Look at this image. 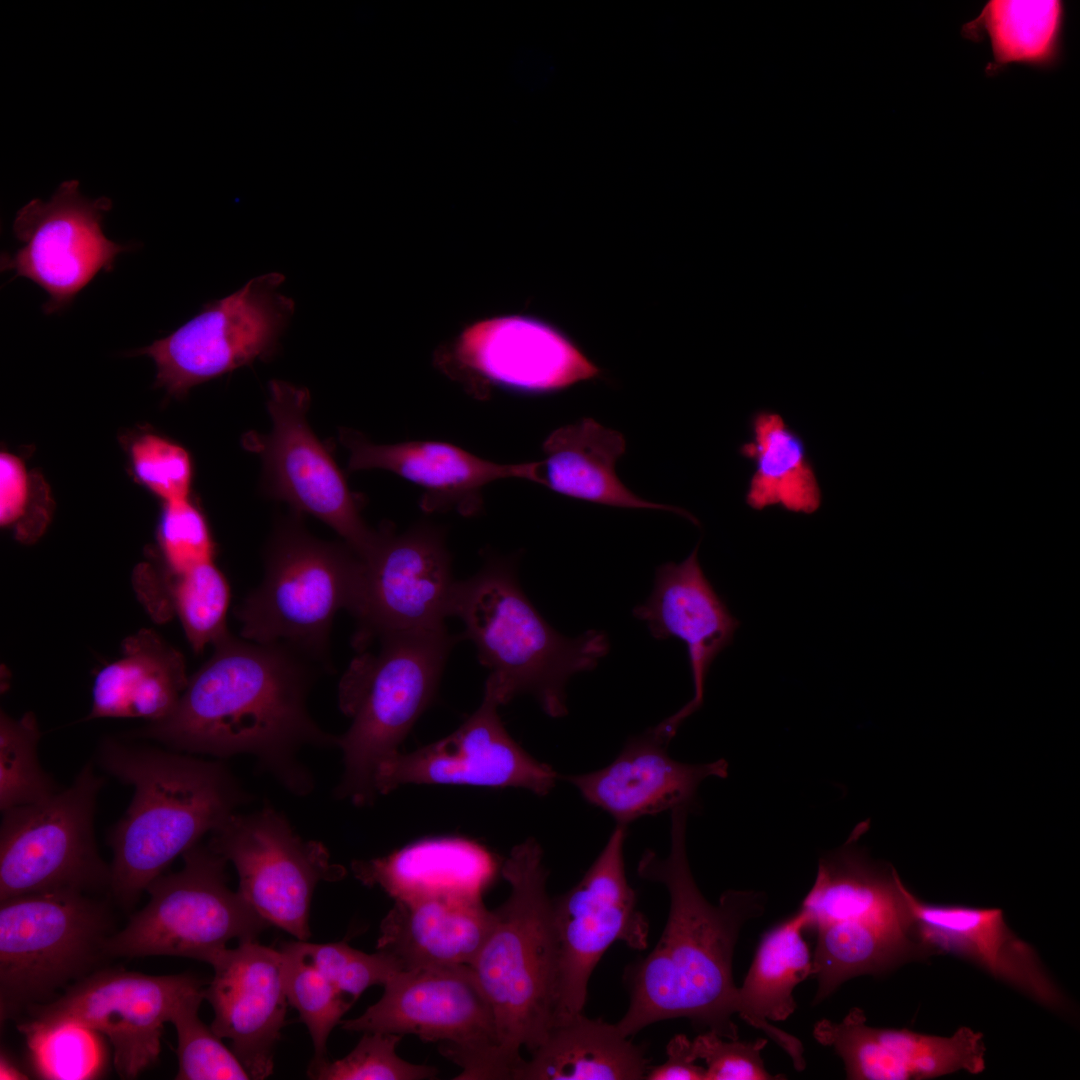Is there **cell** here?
<instances>
[{
	"label": "cell",
	"mask_w": 1080,
	"mask_h": 1080,
	"mask_svg": "<svg viewBox=\"0 0 1080 1080\" xmlns=\"http://www.w3.org/2000/svg\"><path fill=\"white\" fill-rule=\"evenodd\" d=\"M194 674L174 710L142 735L183 752L254 756L286 789L307 795L314 783L298 759L303 747H337L307 710L311 660L281 644L227 635Z\"/></svg>",
	"instance_id": "cell-1"
},
{
	"label": "cell",
	"mask_w": 1080,
	"mask_h": 1080,
	"mask_svg": "<svg viewBox=\"0 0 1080 1080\" xmlns=\"http://www.w3.org/2000/svg\"><path fill=\"white\" fill-rule=\"evenodd\" d=\"M689 811H671L668 855L646 850L638 862L641 878L665 886L670 908L657 945L626 970L630 1003L616 1023L626 1037L654 1022L683 1017L723 1038L738 1039L732 1021L737 996L732 960L742 926L762 914L765 899L762 893L740 890L724 892L717 905L705 899L687 856Z\"/></svg>",
	"instance_id": "cell-2"
},
{
	"label": "cell",
	"mask_w": 1080,
	"mask_h": 1080,
	"mask_svg": "<svg viewBox=\"0 0 1080 1080\" xmlns=\"http://www.w3.org/2000/svg\"><path fill=\"white\" fill-rule=\"evenodd\" d=\"M98 756L104 770L134 788L129 807L108 835L109 888L125 905L248 800L220 762L111 738L102 742Z\"/></svg>",
	"instance_id": "cell-3"
},
{
	"label": "cell",
	"mask_w": 1080,
	"mask_h": 1080,
	"mask_svg": "<svg viewBox=\"0 0 1080 1080\" xmlns=\"http://www.w3.org/2000/svg\"><path fill=\"white\" fill-rule=\"evenodd\" d=\"M501 873L510 894L469 966L494 1016L491 1079L512 1080L525 1061L521 1049L532 1053L554 1026L557 955L540 844L528 838L514 846Z\"/></svg>",
	"instance_id": "cell-4"
},
{
	"label": "cell",
	"mask_w": 1080,
	"mask_h": 1080,
	"mask_svg": "<svg viewBox=\"0 0 1080 1080\" xmlns=\"http://www.w3.org/2000/svg\"><path fill=\"white\" fill-rule=\"evenodd\" d=\"M451 616L464 624L490 674L486 680L500 705L531 694L550 717L568 713L565 688L571 676L597 667L610 650L606 633L576 638L556 631L522 590L510 560L494 559L474 576L456 581Z\"/></svg>",
	"instance_id": "cell-5"
},
{
	"label": "cell",
	"mask_w": 1080,
	"mask_h": 1080,
	"mask_svg": "<svg viewBox=\"0 0 1080 1080\" xmlns=\"http://www.w3.org/2000/svg\"><path fill=\"white\" fill-rule=\"evenodd\" d=\"M905 887L893 867L874 863L850 840L819 860L800 907L817 935L814 1003L853 977L931 955L918 936Z\"/></svg>",
	"instance_id": "cell-6"
},
{
	"label": "cell",
	"mask_w": 1080,
	"mask_h": 1080,
	"mask_svg": "<svg viewBox=\"0 0 1080 1080\" xmlns=\"http://www.w3.org/2000/svg\"><path fill=\"white\" fill-rule=\"evenodd\" d=\"M380 648L356 658L339 687L341 710L352 718L337 736L344 772L335 789L357 806L374 802L375 774L435 697L457 638L446 628L383 636Z\"/></svg>",
	"instance_id": "cell-7"
},
{
	"label": "cell",
	"mask_w": 1080,
	"mask_h": 1080,
	"mask_svg": "<svg viewBox=\"0 0 1080 1080\" xmlns=\"http://www.w3.org/2000/svg\"><path fill=\"white\" fill-rule=\"evenodd\" d=\"M361 564L345 542L320 540L298 517L285 518L267 546L262 583L235 611L240 635L323 659L336 613L352 608Z\"/></svg>",
	"instance_id": "cell-8"
},
{
	"label": "cell",
	"mask_w": 1080,
	"mask_h": 1080,
	"mask_svg": "<svg viewBox=\"0 0 1080 1080\" xmlns=\"http://www.w3.org/2000/svg\"><path fill=\"white\" fill-rule=\"evenodd\" d=\"M109 927L105 905L76 890L1 901V1020L53 1000L100 969Z\"/></svg>",
	"instance_id": "cell-9"
},
{
	"label": "cell",
	"mask_w": 1080,
	"mask_h": 1080,
	"mask_svg": "<svg viewBox=\"0 0 1080 1080\" xmlns=\"http://www.w3.org/2000/svg\"><path fill=\"white\" fill-rule=\"evenodd\" d=\"M183 868L161 874L148 903L106 941L108 957L177 956L210 962L232 939L255 940L270 924L227 885V861L198 843Z\"/></svg>",
	"instance_id": "cell-10"
},
{
	"label": "cell",
	"mask_w": 1080,
	"mask_h": 1080,
	"mask_svg": "<svg viewBox=\"0 0 1080 1080\" xmlns=\"http://www.w3.org/2000/svg\"><path fill=\"white\" fill-rule=\"evenodd\" d=\"M433 365L477 399H486L493 389L550 395L603 377V370L566 331L526 312L465 324L436 348Z\"/></svg>",
	"instance_id": "cell-11"
},
{
	"label": "cell",
	"mask_w": 1080,
	"mask_h": 1080,
	"mask_svg": "<svg viewBox=\"0 0 1080 1080\" xmlns=\"http://www.w3.org/2000/svg\"><path fill=\"white\" fill-rule=\"evenodd\" d=\"M103 779L87 763L72 784L36 803L8 809L0 827V901L32 893L109 887L94 813Z\"/></svg>",
	"instance_id": "cell-12"
},
{
	"label": "cell",
	"mask_w": 1080,
	"mask_h": 1080,
	"mask_svg": "<svg viewBox=\"0 0 1080 1080\" xmlns=\"http://www.w3.org/2000/svg\"><path fill=\"white\" fill-rule=\"evenodd\" d=\"M344 1030L414 1034L438 1042L461 1067V1080H490L496 1045L491 1006L469 965L401 970L384 984L379 1001Z\"/></svg>",
	"instance_id": "cell-13"
},
{
	"label": "cell",
	"mask_w": 1080,
	"mask_h": 1080,
	"mask_svg": "<svg viewBox=\"0 0 1080 1080\" xmlns=\"http://www.w3.org/2000/svg\"><path fill=\"white\" fill-rule=\"evenodd\" d=\"M283 281L279 273L251 279L138 350L154 361L156 385L180 397L196 385L271 356L294 312V301L278 290Z\"/></svg>",
	"instance_id": "cell-14"
},
{
	"label": "cell",
	"mask_w": 1080,
	"mask_h": 1080,
	"mask_svg": "<svg viewBox=\"0 0 1080 1080\" xmlns=\"http://www.w3.org/2000/svg\"><path fill=\"white\" fill-rule=\"evenodd\" d=\"M208 845L234 865L238 891L250 906L270 925L301 941L311 936L310 906L317 884L344 875L322 843L303 840L270 806L234 812L211 832Z\"/></svg>",
	"instance_id": "cell-15"
},
{
	"label": "cell",
	"mask_w": 1080,
	"mask_h": 1080,
	"mask_svg": "<svg viewBox=\"0 0 1080 1080\" xmlns=\"http://www.w3.org/2000/svg\"><path fill=\"white\" fill-rule=\"evenodd\" d=\"M626 829L616 824L581 880L552 899L557 955L554 1026L583 1013L590 976L614 942L639 950L647 947L648 922L636 907L625 870Z\"/></svg>",
	"instance_id": "cell-16"
},
{
	"label": "cell",
	"mask_w": 1080,
	"mask_h": 1080,
	"mask_svg": "<svg viewBox=\"0 0 1080 1080\" xmlns=\"http://www.w3.org/2000/svg\"><path fill=\"white\" fill-rule=\"evenodd\" d=\"M202 988L203 983L188 974L98 969L53 1000L28 1008L22 1021H71L97 1031L111 1043L118 1075L132 1079L156 1063L164 1024L187 995Z\"/></svg>",
	"instance_id": "cell-17"
},
{
	"label": "cell",
	"mask_w": 1080,
	"mask_h": 1080,
	"mask_svg": "<svg viewBox=\"0 0 1080 1080\" xmlns=\"http://www.w3.org/2000/svg\"><path fill=\"white\" fill-rule=\"evenodd\" d=\"M361 570L350 612L357 620L354 642L362 650L374 639L446 628L456 581L441 529L416 525L395 534L381 528Z\"/></svg>",
	"instance_id": "cell-18"
},
{
	"label": "cell",
	"mask_w": 1080,
	"mask_h": 1080,
	"mask_svg": "<svg viewBox=\"0 0 1080 1080\" xmlns=\"http://www.w3.org/2000/svg\"><path fill=\"white\" fill-rule=\"evenodd\" d=\"M310 393L282 380L269 383L267 401L272 428L255 440L263 462V489L296 513H308L335 530L360 557L379 538L360 512L334 458L307 421Z\"/></svg>",
	"instance_id": "cell-19"
},
{
	"label": "cell",
	"mask_w": 1080,
	"mask_h": 1080,
	"mask_svg": "<svg viewBox=\"0 0 1080 1080\" xmlns=\"http://www.w3.org/2000/svg\"><path fill=\"white\" fill-rule=\"evenodd\" d=\"M111 207L106 197H84L77 180L64 181L49 201L33 199L17 212L13 233L22 246L2 255L1 269L48 293L46 314L67 307L100 271L112 270L116 257L131 248L103 233L104 214Z\"/></svg>",
	"instance_id": "cell-20"
},
{
	"label": "cell",
	"mask_w": 1080,
	"mask_h": 1080,
	"mask_svg": "<svg viewBox=\"0 0 1080 1080\" xmlns=\"http://www.w3.org/2000/svg\"><path fill=\"white\" fill-rule=\"evenodd\" d=\"M498 703L485 685L480 706L455 731L410 753L398 752L375 774L378 794L409 784L522 788L545 796L559 778L508 733Z\"/></svg>",
	"instance_id": "cell-21"
},
{
	"label": "cell",
	"mask_w": 1080,
	"mask_h": 1080,
	"mask_svg": "<svg viewBox=\"0 0 1080 1080\" xmlns=\"http://www.w3.org/2000/svg\"><path fill=\"white\" fill-rule=\"evenodd\" d=\"M210 965L214 975L205 988L214 1011L210 1027L231 1041L251 1079L270 1076L289 1003L285 953L248 940L226 948Z\"/></svg>",
	"instance_id": "cell-22"
},
{
	"label": "cell",
	"mask_w": 1080,
	"mask_h": 1080,
	"mask_svg": "<svg viewBox=\"0 0 1080 1080\" xmlns=\"http://www.w3.org/2000/svg\"><path fill=\"white\" fill-rule=\"evenodd\" d=\"M699 544L681 563L656 569L649 597L633 609L657 640L677 638L686 644L694 694L677 712L652 730L670 743L680 725L703 704L704 685L715 658L733 640L739 621L705 576L698 560Z\"/></svg>",
	"instance_id": "cell-23"
},
{
	"label": "cell",
	"mask_w": 1080,
	"mask_h": 1080,
	"mask_svg": "<svg viewBox=\"0 0 1080 1080\" xmlns=\"http://www.w3.org/2000/svg\"><path fill=\"white\" fill-rule=\"evenodd\" d=\"M905 896L918 936L931 954L963 957L1035 1002L1068 1011L1066 996L1036 950L1008 927L1001 909L927 903L907 887Z\"/></svg>",
	"instance_id": "cell-24"
},
{
	"label": "cell",
	"mask_w": 1080,
	"mask_h": 1080,
	"mask_svg": "<svg viewBox=\"0 0 1080 1080\" xmlns=\"http://www.w3.org/2000/svg\"><path fill=\"white\" fill-rule=\"evenodd\" d=\"M813 1034L842 1058L847 1079H930L985 1069L983 1036L969 1027H960L951 1036L875 1028L866 1024L861 1009L853 1008L839 1023L817 1022Z\"/></svg>",
	"instance_id": "cell-25"
},
{
	"label": "cell",
	"mask_w": 1080,
	"mask_h": 1080,
	"mask_svg": "<svg viewBox=\"0 0 1080 1080\" xmlns=\"http://www.w3.org/2000/svg\"><path fill=\"white\" fill-rule=\"evenodd\" d=\"M668 743L649 728L629 738L607 766L567 776L589 804L605 811L618 825L685 807L692 809L706 778H726L728 763L719 759L690 764L673 759Z\"/></svg>",
	"instance_id": "cell-26"
},
{
	"label": "cell",
	"mask_w": 1080,
	"mask_h": 1080,
	"mask_svg": "<svg viewBox=\"0 0 1080 1080\" xmlns=\"http://www.w3.org/2000/svg\"><path fill=\"white\" fill-rule=\"evenodd\" d=\"M339 439L349 451L348 470L381 469L418 485L424 490L419 505L426 513L455 510L475 515L486 485L522 476L521 463L489 461L447 442L377 444L346 428L340 430Z\"/></svg>",
	"instance_id": "cell-27"
},
{
	"label": "cell",
	"mask_w": 1080,
	"mask_h": 1080,
	"mask_svg": "<svg viewBox=\"0 0 1080 1080\" xmlns=\"http://www.w3.org/2000/svg\"><path fill=\"white\" fill-rule=\"evenodd\" d=\"M542 450L545 458L523 463L522 479L570 498L612 507L669 511L698 525L688 511L647 501L621 482L615 466L626 451L625 437L593 418L554 430Z\"/></svg>",
	"instance_id": "cell-28"
},
{
	"label": "cell",
	"mask_w": 1080,
	"mask_h": 1080,
	"mask_svg": "<svg viewBox=\"0 0 1080 1080\" xmlns=\"http://www.w3.org/2000/svg\"><path fill=\"white\" fill-rule=\"evenodd\" d=\"M499 870L497 858L476 841L424 838L392 853L352 863L355 877L378 886L394 901L429 897H482Z\"/></svg>",
	"instance_id": "cell-29"
},
{
	"label": "cell",
	"mask_w": 1080,
	"mask_h": 1080,
	"mask_svg": "<svg viewBox=\"0 0 1080 1080\" xmlns=\"http://www.w3.org/2000/svg\"><path fill=\"white\" fill-rule=\"evenodd\" d=\"M493 923L494 912L484 906L482 897L394 901L381 922L377 950L393 956L403 970L470 965Z\"/></svg>",
	"instance_id": "cell-30"
},
{
	"label": "cell",
	"mask_w": 1080,
	"mask_h": 1080,
	"mask_svg": "<svg viewBox=\"0 0 1080 1080\" xmlns=\"http://www.w3.org/2000/svg\"><path fill=\"white\" fill-rule=\"evenodd\" d=\"M804 929L807 919L799 909L765 932L736 996V1014L779 1045L799 1071L805 1067L802 1043L768 1020L784 1021L794 1013L793 991L813 974V954Z\"/></svg>",
	"instance_id": "cell-31"
},
{
	"label": "cell",
	"mask_w": 1080,
	"mask_h": 1080,
	"mask_svg": "<svg viewBox=\"0 0 1080 1080\" xmlns=\"http://www.w3.org/2000/svg\"><path fill=\"white\" fill-rule=\"evenodd\" d=\"M188 680L183 655L153 630L142 629L124 640L119 659L97 673L86 719L161 720L174 710Z\"/></svg>",
	"instance_id": "cell-32"
},
{
	"label": "cell",
	"mask_w": 1080,
	"mask_h": 1080,
	"mask_svg": "<svg viewBox=\"0 0 1080 1080\" xmlns=\"http://www.w3.org/2000/svg\"><path fill=\"white\" fill-rule=\"evenodd\" d=\"M750 438L739 454L753 469L745 493L755 511L780 507L810 515L822 505V490L802 435L773 410L761 409L749 419Z\"/></svg>",
	"instance_id": "cell-33"
},
{
	"label": "cell",
	"mask_w": 1080,
	"mask_h": 1080,
	"mask_svg": "<svg viewBox=\"0 0 1080 1080\" xmlns=\"http://www.w3.org/2000/svg\"><path fill=\"white\" fill-rule=\"evenodd\" d=\"M512 1080H639L649 1068L643 1048L616 1024L583 1013L552 1027Z\"/></svg>",
	"instance_id": "cell-34"
},
{
	"label": "cell",
	"mask_w": 1080,
	"mask_h": 1080,
	"mask_svg": "<svg viewBox=\"0 0 1080 1080\" xmlns=\"http://www.w3.org/2000/svg\"><path fill=\"white\" fill-rule=\"evenodd\" d=\"M1064 19V4L1058 0H991L964 24L962 35L988 41L992 60L985 70L990 76L1011 64L1048 69L1060 60Z\"/></svg>",
	"instance_id": "cell-35"
},
{
	"label": "cell",
	"mask_w": 1080,
	"mask_h": 1080,
	"mask_svg": "<svg viewBox=\"0 0 1080 1080\" xmlns=\"http://www.w3.org/2000/svg\"><path fill=\"white\" fill-rule=\"evenodd\" d=\"M137 591L157 620L176 614L192 649L198 653L228 634L230 603L227 579L213 561L180 573L141 566L135 575Z\"/></svg>",
	"instance_id": "cell-36"
},
{
	"label": "cell",
	"mask_w": 1080,
	"mask_h": 1080,
	"mask_svg": "<svg viewBox=\"0 0 1080 1080\" xmlns=\"http://www.w3.org/2000/svg\"><path fill=\"white\" fill-rule=\"evenodd\" d=\"M34 1070L52 1080L93 1079L105 1063L101 1034L77 1022L38 1025L21 1021Z\"/></svg>",
	"instance_id": "cell-37"
},
{
	"label": "cell",
	"mask_w": 1080,
	"mask_h": 1080,
	"mask_svg": "<svg viewBox=\"0 0 1080 1080\" xmlns=\"http://www.w3.org/2000/svg\"><path fill=\"white\" fill-rule=\"evenodd\" d=\"M40 731L33 713L0 715V809L41 801L59 791L38 759Z\"/></svg>",
	"instance_id": "cell-38"
},
{
	"label": "cell",
	"mask_w": 1080,
	"mask_h": 1080,
	"mask_svg": "<svg viewBox=\"0 0 1080 1080\" xmlns=\"http://www.w3.org/2000/svg\"><path fill=\"white\" fill-rule=\"evenodd\" d=\"M203 999L205 988L187 995L170 1018L178 1040V1072L175 1079H251L234 1052L199 1018L198 1011Z\"/></svg>",
	"instance_id": "cell-39"
},
{
	"label": "cell",
	"mask_w": 1080,
	"mask_h": 1080,
	"mask_svg": "<svg viewBox=\"0 0 1080 1080\" xmlns=\"http://www.w3.org/2000/svg\"><path fill=\"white\" fill-rule=\"evenodd\" d=\"M287 957V997L310 1033L315 1055L327 1058V1040L353 1002L325 975L297 955L281 947Z\"/></svg>",
	"instance_id": "cell-40"
},
{
	"label": "cell",
	"mask_w": 1080,
	"mask_h": 1080,
	"mask_svg": "<svg viewBox=\"0 0 1080 1080\" xmlns=\"http://www.w3.org/2000/svg\"><path fill=\"white\" fill-rule=\"evenodd\" d=\"M282 948L292 952L325 975L353 1003L370 986L384 985L403 970L388 953L367 954L346 942L314 944L297 940Z\"/></svg>",
	"instance_id": "cell-41"
},
{
	"label": "cell",
	"mask_w": 1080,
	"mask_h": 1080,
	"mask_svg": "<svg viewBox=\"0 0 1080 1080\" xmlns=\"http://www.w3.org/2000/svg\"><path fill=\"white\" fill-rule=\"evenodd\" d=\"M402 1035L365 1032L344 1058L312 1061L308 1075L317 1080H422L433 1079L435 1067L409 1063L396 1054Z\"/></svg>",
	"instance_id": "cell-42"
},
{
	"label": "cell",
	"mask_w": 1080,
	"mask_h": 1080,
	"mask_svg": "<svg viewBox=\"0 0 1080 1080\" xmlns=\"http://www.w3.org/2000/svg\"><path fill=\"white\" fill-rule=\"evenodd\" d=\"M46 486L15 455L0 456V523L25 544L38 540L52 515Z\"/></svg>",
	"instance_id": "cell-43"
},
{
	"label": "cell",
	"mask_w": 1080,
	"mask_h": 1080,
	"mask_svg": "<svg viewBox=\"0 0 1080 1080\" xmlns=\"http://www.w3.org/2000/svg\"><path fill=\"white\" fill-rule=\"evenodd\" d=\"M158 541L164 569L171 573L213 561L214 542L208 524L189 499L164 502Z\"/></svg>",
	"instance_id": "cell-44"
},
{
	"label": "cell",
	"mask_w": 1080,
	"mask_h": 1080,
	"mask_svg": "<svg viewBox=\"0 0 1080 1080\" xmlns=\"http://www.w3.org/2000/svg\"><path fill=\"white\" fill-rule=\"evenodd\" d=\"M130 456L136 477L164 502L189 499L192 463L182 446L146 434L132 443Z\"/></svg>",
	"instance_id": "cell-45"
},
{
	"label": "cell",
	"mask_w": 1080,
	"mask_h": 1080,
	"mask_svg": "<svg viewBox=\"0 0 1080 1080\" xmlns=\"http://www.w3.org/2000/svg\"><path fill=\"white\" fill-rule=\"evenodd\" d=\"M767 1040L759 1038L753 1042L724 1040L715 1032H707L692 1040L694 1053L698 1060L705 1062V1080H772L783 1079L770 1074L761 1057V1051Z\"/></svg>",
	"instance_id": "cell-46"
},
{
	"label": "cell",
	"mask_w": 1080,
	"mask_h": 1080,
	"mask_svg": "<svg viewBox=\"0 0 1080 1080\" xmlns=\"http://www.w3.org/2000/svg\"><path fill=\"white\" fill-rule=\"evenodd\" d=\"M667 1059L660 1065L649 1066L647 1080H705V1067L698 1061L692 1041L684 1034L675 1035L666 1046Z\"/></svg>",
	"instance_id": "cell-47"
},
{
	"label": "cell",
	"mask_w": 1080,
	"mask_h": 1080,
	"mask_svg": "<svg viewBox=\"0 0 1080 1080\" xmlns=\"http://www.w3.org/2000/svg\"><path fill=\"white\" fill-rule=\"evenodd\" d=\"M0 1078L1 1079H26V1075L21 1072L9 1059L5 1056L1 1057L0 1065Z\"/></svg>",
	"instance_id": "cell-48"
}]
</instances>
